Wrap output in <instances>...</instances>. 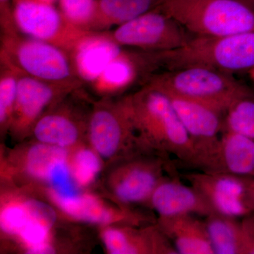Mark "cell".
Listing matches in <instances>:
<instances>
[{"instance_id":"cell-20","label":"cell","mask_w":254,"mask_h":254,"mask_svg":"<svg viewBox=\"0 0 254 254\" xmlns=\"http://www.w3.org/2000/svg\"><path fill=\"white\" fill-rule=\"evenodd\" d=\"M160 0H97L92 31L120 26L154 9Z\"/></svg>"},{"instance_id":"cell-9","label":"cell","mask_w":254,"mask_h":254,"mask_svg":"<svg viewBox=\"0 0 254 254\" xmlns=\"http://www.w3.org/2000/svg\"><path fill=\"white\" fill-rule=\"evenodd\" d=\"M13 14L20 33L59 47L69 54L91 32L68 22L53 4L35 0H14Z\"/></svg>"},{"instance_id":"cell-3","label":"cell","mask_w":254,"mask_h":254,"mask_svg":"<svg viewBox=\"0 0 254 254\" xmlns=\"http://www.w3.org/2000/svg\"><path fill=\"white\" fill-rule=\"evenodd\" d=\"M156 8L194 36L254 31V11L239 0H160Z\"/></svg>"},{"instance_id":"cell-27","label":"cell","mask_w":254,"mask_h":254,"mask_svg":"<svg viewBox=\"0 0 254 254\" xmlns=\"http://www.w3.org/2000/svg\"><path fill=\"white\" fill-rule=\"evenodd\" d=\"M31 218L23 201L10 202L1 212V227L9 235H17Z\"/></svg>"},{"instance_id":"cell-11","label":"cell","mask_w":254,"mask_h":254,"mask_svg":"<svg viewBox=\"0 0 254 254\" xmlns=\"http://www.w3.org/2000/svg\"><path fill=\"white\" fill-rule=\"evenodd\" d=\"M149 153L138 152L121 159L114 172L112 190L122 206L131 208L135 204H148L155 189L166 178V160L162 156H150Z\"/></svg>"},{"instance_id":"cell-32","label":"cell","mask_w":254,"mask_h":254,"mask_svg":"<svg viewBox=\"0 0 254 254\" xmlns=\"http://www.w3.org/2000/svg\"><path fill=\"white\" fill-rule=\"evenodd\" d=\"M249 75H250L251 78H252V81L254 82V68L253 69L251 70V71H249Z\"/></svg>"},{"instance_id":"cell-13","label":"cell","mask_w":254,"mask_h":254,"mask_svg":"<svg viewBox=\"0 0 254 254\" xmlns=\"http://www.w3.org/2000/svg\"><path fill=\"white\" fill-rule=\"evenodd\" d=\"M65 99L48 110L34 125L32 132L37 141L66 149L88 132L90 115H81Z\"/></svg>"},{"instance_id":"cell-16","label":"cell","mask_w":254,"mask_h":254,"mask_svg":"<svg viewBox=\"0 0 254 254\" xmlns=\"http://www.w3.org/2000/svg\"><path fill=\"white\" fill-rule=\"evenodd\" d=\"M123 50V48L110 38L108 32L91 31L70 56L77 77L83 84H90Z\"/></svg>"},{"instance_id":"cell-28","label":"cell","mask_w":254,"mask_h":254,"mask_svg":"<svg viewBox=\"0 0 254 254\" xmlns=\"http://www.w3.org/2000/svg\"><path fill=\"white\" fill-rule=\"evenodd\" d=\"M14 0H0V24L1 35L19 33L15 23L13 6Z\"/></svg>"},{"instance_id":"cell-24","label":"cell","mask_w":254,"mask_h":254,"mask_svg":"<svg viewBox=\"0 0 254 254\" xmlns=\"http://www.w3.org/2000/svg\"><path fill=\"white\" fill-rule=\"evenodd\" d=\"M223 130L236 132L254 141V94L250 89L227 110Z\"/></svg>"},{"instance_id":"cell-2","label":"cell","mask_w":254,"mask_h":254,"mask_svg":"<svg viewBox=\"0 0 254 254\" xmlns=\"http://www.w3.org/2000/svg\"><path fill=\"white\" fill-rule=\"evenodd\" d=\"M138 141L145 151L172 154L190 166L193 145L168 95L145 83L128 95Z\"/></svg>"},{"instance_id":"cell-17","label":"cell","mask_w":254,"mask_h":254,"mask_svg":"<svg viewBox=\"0 0 254 254\" xmlns=\"http://www.w3.org/2000/svg\"><path fill=\"white\" fill-rule=\"evenodd\" d=\"M190 214L158 217L157 224L178 254H214L205 219Z\"/></svg>"},{"instance_id":"cell-21","label":"cell","mask_w":254,"mask_h":254,"mask_svg":"<svg viewBox=\"0 0 254 254\" xmlns=\"http://www.w3.org/2000/svg\"><path fill=\"white\" fill-rule=\"evenodd\" d=\"M205 222L214 254H243L238 218L214 213L205 217Z\"/></svg>"},{"instance_id":"cell-4","label":"cell","mask_w":254,"mask_h":254,"mask_svg":"<svg viewBox=\"0 0 254 254\" xmlns=\"http://www.w3.org/2000/svg\"><path fill=\"white\" fill-rule=\"evenodd\" d=\"M145 83L166 94L200 102L225 114L250 89L230 73L198 66L155 73L145 79Z\"/></svg>"},{"instance_id":"cell-14","label":"cell","mask_w":254,"mask_h":254,"mask_svg":"<svg viewBox=\"0 0 254 254\" xmlns=\"http://www.w3.org/2000/svg\"><path fill=\"white\" fill-rule=\"evenodd\" d=\"M50 197L64 213L73 218L96 224L120 222L125 225L141 226L150 222L146 215L133 209L122 206L109 208L99 198L89 194L64 195L50 190Z\"/></svg>"},{"instance_id":"cell-19","label":"cell","mask_w":254,"mask_h":254,"mask_svg":"<svg viewBox=\"0 0 254 254\" xmlns=\"http://www.w3.org/2000/svg\"><path fill=\"white\" fill-rule=\"evenodd\" d=\"M139 75L143 74L134 53L123 50L90 85L97 94L109 98L131 86Z\"/></svg>"},{"instance_id":"cell-7","label":"cell","mask_w":254,"mask_h":254,"mask_svg":"<svg viewBox=\"0 0 254 254\" xmlns=\"http://www.w3.org/2000/svg\"><path fill=\"white\" fill-rule=\"evenodd\" d=\"M108 33L122 48L143 52L177 49L193 36L176 20L156 7Z\"/></svg>"},{"instance_id":"cell-25","label":"cell","mask_w":254,"mask_h":254,"mask_svg":"<svg viewBox=\"0 0 254 254\" xmlns=\"http://www.w3.org/2000/svg\"><path fill=\"white\" fill-rule=\"evenodd\" d=\"M100 158L93 149L81 148L76 152L70 167L76 186H88L93 182L101 169Z\"/></svg>"},{"instance_id":"cell-10","label":"cell","mask_w":254,"mask_h":254,"mask_svg":"<svg viewBox=\"0 0 254 254\" xmlns=\"http://www.w3.org/2000/svg\"><path fill=\"white\" fill-rule=\"evenodd\" d=\"M204 195L215 213L243 218L254 211V178L198 171L183 175Z\"/></svg>"},{"instance_id":"cell-8","label":"cell","mask_w":254,"mask_h":254,"mask_svg":"<svg viewBox=\"0 0 254 254\" xmlns=\"http://www.w3.org/2000/svg\"><path fill=\"white\" fill-rule=\"evenodd\" d=\"M167 95L191 140L193 157L190 167L210 171L220 145L225 113L200 102Z\"/></svg>"},{"instance_id":"cell-26","label":"cell","mask_w":254,"mask_h":254,"mask_svg":"<svg viewBox=\"0 0 254 254\" xmlns=\"http://www.w3.org/2000/svg\"><path fill=\"white\" fill-rule=\"evenodd\" d=\"M97 0H60V11L73 26L92 31Z\"/></svg>"},{"instance_id":"cell-18","label":"cell","mask_w":254,"mask_h":254,"mask_svg":"<svg viewBox=\"0 0 254 254\" xmlns=\"http://www.w3.org/2000/svg\"><path fill=\"white\" fill-rule=\"evenodd\" d=\"M208 173H227L254 178L253 140L236 132L223 130L216 156Z\"/></svg>"},{"instance_id":"cell-6","label":"cell","mask_w":254,"mask_h":254,"mask_svg":"<svg viewBox=\"0 0 254 254\" xmlns=\"http://www.w3.org/2000/svg\"><path fill=\"white\" fill-rule=\"evenodd\" d=\"M88 136L93 149L104 159H123L143 150L132 116L129 96L117 102L103 100L93 105Z\"/></svg>"},{"instance_id":"cell-12","label":"cell","mask_w":254,"mask_h":254,"mask_svg":"<svg viewBox=\"0 0 254 254\" xmlns=\"http://www.w3.org/2000/svg\"><path fill=\"white\" fill-rule=\"evenodd\" d=\"M81 87L50 83L23 73L18 81L9 129L18 136L29 133L45 113Z\"/></svg>"},{"instance_id":"cell-31","label":"cell","mask_w":254,"mask_h":254,"mask_svg":"<svg viewBox=\"0 0 254 254\" xmlns=\"http://www.w3.org/2000/svg\"><path fill=\"white\" fill-rule=\"evenodd\" d=\"M35 1L46 3V4H53V1H55V0H35Z\"/></svg>"},{"instance_id":"cell-15","label":"cell","mask_w":254,"mask_h":254,"mask_svg":"<svg viewBox=\"0 0 254 254\" xmlns=\"http://www.w3.org/2000/svg\"><path fill=\"white\" fill-rule=\"evenodd\" d=\"M147 205L158 214V217L190 214L205 218L215 213L199 190L174 176L167 177L161 182Z\"/></svg>"},{"instance_id":"cell-29","label":"cell","mask_w":254,"mask_h":254,"mask_svg":"<svg viewBox=\"0 0 254 254\" xmlns=\"http://www.w3.org/2000/svg\"><path fill=\"white\" fill-rule=\"evenodd\" d=\"M243 254H254V211L242 218Z\"/></svg>"},{"instance_id":"cell-5","label":"cell","mask_w":254,"mask_h":254,"mask_svg":"<svg viewBox=\"0 0 254 254\" xmlns=\"http://www.w3.org/2000/svg\"><path fill=\"white\" fill-rule=\"evenodd\" d=\"M20 33L1 35L0 54L28 76L50 83L83 86L75 73L69 53Z\"/></svg>"},{"instance_id":"cell-22","label":"cell","mask_w":254,"mask_h":254,"mask_svg":"<svg viewBox=\"0 0 254 254\" xmlns=\"http://www.w3.org/2000/svg\"><path fill=\"white\" fill-rule=\"evenodd\" d=\"M66 148L38 142L28 150L25 158L26 173L37 180L48 182L60 163L67 161Z\"/></svg>"},{"instance_id":"cell-1","label":"cell","mask_w":254,"mask_h":254,"mask_svg":"<svg viewBox=\"0 0 254 254\" xmlns=\"http://www.w3.org/2000/svg\"><path fill=\"white\" fill-rule=\"evenodd\" d=\"M141 53L148 74L198 66L227 73L254 68V31L225 36H194L185 46L168 51ZM160 72V71H159Z\"/></svg>"},{"instance_id":"cell-23","label":"cell","mask_w":254,"mask_h":254,"mask_svg":"<svg viewBox=\"0 0 254 254\" xmlns=\"http://www.w3.org/2000/svg\"><path fill=\"white\" fill-rule=\"evenodd\" d=\"M22 71L4 55L0 54V125L9 128L14 111L18 81Z\"/></svg>"},{"instance_id":"cell-30","label":"cell","mask_w":254,"mask_h":254,"mask_svg":"<svg viewBox=\"0 0 254 254\" xmlns=\"http://www.w3.org/2000/svg\"><path fill=\"white\" fill-rule=\"evenodd\" d=\"M254 11V0H239Z\"/></svg>"}]
</instances>
